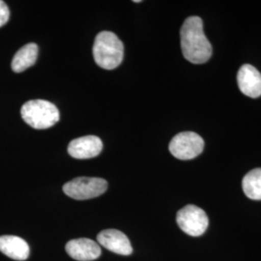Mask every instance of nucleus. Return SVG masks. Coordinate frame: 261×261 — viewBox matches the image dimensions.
Instances as JSON below:
<instances>
[{"mask_svg":"<svg viewBox=\"0 0 261 261\" xmlns=\"http://www.w3.org/2000/svg\"><path fill=\"white\" fill-rule=\"evenodd\" d=\"M67 253L75 260L92 261L101 255V248L97 243L88 238L71 240L66 244Z\"/></svg>","mask_w":261,"mask_h":261,"instance_id":"6e6552de","label":"nucleus"},{"mask_svg":"<svg viewBox=\"0 0 261 261\" xmlns=\"http://www.w3.org/2000/svg\"><path fill=\"white\" fill-rule=\"evenodd\" d=\"M94 60L106 70H112L121 64L124 46L120 39L110 31L100 32L94 42Z\"/></svg>","mask_w":261,"mask_h":261,"instance_id":"f03ea898","label":"nucleus"},{"mask_svg":"<svg viewBox=\"0 0 261 261\" xmlns=\"http://www.w3.org/2000/svg\"><path fill=\"white\" fill-rule=\"evenodd\" d=\"M103 150V142L96 136H85L72 140L68 153L73 158L84 160L97 157Z\"/></svg>","mask_w":261,"mask_h":261,"instance_id":"0eeeda50","label":"nucleus"},{"mask_svg":"<svg viewBox=\"0 0 261 261\" xmlns=\"http://www.w3.org/2000/svg\"><path fill=\"white\" fill-rule=\"evenodd\" d=\"M238 86L244 95L250 98L261 96V74L250 64L243 65L237 74Z\"/></svg>","mask_w":261,"mask_h":261,"instance_id":"9d476101","label":"nucleus"},{"mask_svg":"<svg viewBox=\"0 0 261 261\" xmlns=\"http://www.w3.org/2000/svg\"><path fill=\"white\" fill-rule=\"evenodd\" d=\"M204 148V140L193 132L176 135L169 143L170 153L179 160H192L200 155Z\"/></svg>","mask_w":261,"mask_h":261,"instance_id":"423d86ee","label":"nucleus"},{"mask_svg":"<svg viewBox=\"0 0 261 261\" xmlns=\"http://www.w3.org/2000/svg\"><path fill=\"white\" fill-rule=\"evenodd\" d=\"M0 252L14 260H27L29 256V246L25 240L14 235L0 236Z\"/></svg>","mask_w":261,"mask_h":261,"instance_id":"9b49d317","label":"nucleus"},{"mask_svg":"<svg viewBox=\"0 0 261 261\" xmlns=\"http://www.w3.org/2000/svg\"><path fill=\"white\" fill-rule=\"evenodd\" d=\"M97 241L107 250L117 254L130 255L133 252L130 240L125 234L117 229H106L101 231L97 236Z\"/></svg>","mask_w":261,"mask_h":261,"instance_id":"1a4fd4ad","label":"nucleus"},{"mask_svg":"<svg viewBox=\"0 0 261 261\" xmlns=\"http://www.w3.org/2000/svg\"><path fill=\"white\" fill-rule=\"evenodd\" d=\"M244 194L253 200H261V168L248 172L242 182Z\"/></svg>","mask_w":261,"mask_h":261,"instance_id":"ddd939ff","label":"nucleus"},{"mask_svg":"<svg viewBox=\"0 0 261 261\" xmlns=\"http://www.w3.org/2000/svg\"><path fill=\"white\" fill-rule=\"evenodd\" d=\"M10 11L6 3L2 0H0V28H2L4 24L7 23L9 20Z\"/></svg>","mask_w":261,"mask_h":261,"instance_id":"4468645a","label":"nucleus"},{"mask_svg":"<svg viewBox=\"0 0 261 261\" xmlns=\"http://www.w3.org/2000/svg\"><path fill=\"white\" fill-rule=\"evenodd\" d=\"M182 54L194 64L207 62L212 56L213 48L203 31V21L198 17H190L184 21L181 31Z\"/></svg>","mask_w":261,"mask_h":261,"instance_id":"f257e3e1","label":"nucleus"},{"mask_svg":"<svg viewBox=\"0 0 261 261\" xmlns=\"http://www.w3.org/2000/svg\"><path fill=\"white\" fill-rule=\"evenodd\" d=\"M108 189V182L97 177H77L63 186L64 194L76 200H86L103 195Z\"/></svg>","mask_w":261,"mask_h":261,"instance_id":"20e7f679","label":"nucleus"},{"mask_svg":"<svg viewBox=\"0 0 261 261\" xmlns=\"http://www.w3.org/2000/svg\"><path fill=\"white\" fill-rule=\"evenodd\" d=\"M176 222L180 229L185 233L198 237L204 233L209 224L207 214L196 205H187L178 211Z\"/></svg>","mask_w":261,"mask_h":261,"instance_id":"39448f33","label":"nucleus"},{"mask_svg":"<svg viewBox=\"0 0 261 261\" xmlns=\"http://www.w3.org/2000/svg\"><path fill=\"white\" fill-rule=\"evenodd\" d=\"M20 114L23 121L37 130L53 127L60 117L58 109L46 100L28 101L21 107Z\"/></svg>","mask_w":261,"mask_h":261,"instance_id":"7ed1b4c3","label":"nucleus"},{"mask_svg":"<svg viewBox=\"0 0 261 261\" xmlns=\"http://www.w3.org/2000/svg\"><path fill=\"white\" fill-rule=\"evenodd\" d=\"M38 46L34 43H29L28 45L19 48L12 60V70L15 73H21L29 67L35 64L37 60Z\"/></svg>","mask_w":261,"mask_h":261,"instance_id":"f8f14e48","label":"nucleus"}]
</instances>
